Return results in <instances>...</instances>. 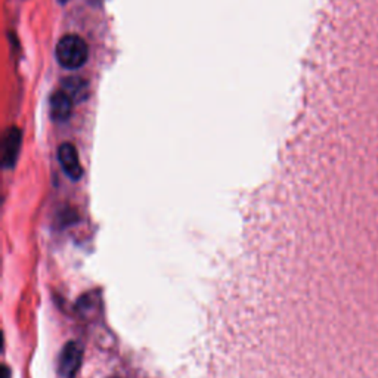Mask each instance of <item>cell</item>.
I'll return each instance as SVG.
<instances>
[{
	"label": "cell",
	"mask_w": 378,
	"mask_h": 378,
	"mask_svg": "<svg viewBox=\"0 0 378 378\" xmlns=\"http://www.w3.org/2000/svg\"><path fill=\"white\" fill-rule=\"evenodd\" d=\"M21 140H23V133L20 129L18 128L8 129L4 138V155H2V163L5 169H13L18 155H20Z\"/></svg>",
	"instance_id": "obj_5"
},
{
	"label": "cell",
	"mask_w": 378,
	"mask_h": 378,
	"mask_svg": "<svg viewBox=\"0 0 378 378\" xmlns=\"http://www.w3.org/2000/svg\"><path fill=\"white\" fill-rule=\"evenodd\" d=\"M58 161L62 172L71 181H80L83 176V167L80 165V157L73 143H62L58 148Z\"/></svg>",
	"instance_id": "obj_4"
},
{
	"label": "cell",
	"mask_w": 378,
	"mask_h": 378,
	"mask_svg": "<svg viewBox=\"0 0 378 378\" xmlns=\"http://www.w3.org/2000/svg\"><path fill=\"white\" fill-rule=\"evenodd\" d=\"M61 2H64V4H65V2H67V0H61Z\"/></svg>",
	"instance_id": "obj_8"
},
{
	"label": "cell",
	"mask_w": 378,
	"mask_h": 378,
	"mask_svg": "<svg viewBox=\"0 0 378 378\" xmlns=\"http://www.w3.org/2000/svg\"><path fill=\"white\" fill-rule=\"evenodd\" d=\"M50 117L53 121H65L70 118L73 111L74 101L71 99L64 91L55 92L50 96Z\"/></svg>",
	"instance_id": "obj_6"
},
{
	"label": "cell",
	"mask_w": 378,
	"mask_h": 378,
	"mask_svg": "<svg viewBox=\"0 0 378 378\" xmlns=\"http://www.w3.org/2000/svg\"><path fill=\"white\" fill-rule=\"evenodd\" d=\"M315 331L331 378H378V101L311 139Z\"/></svg>",
	"instance_id": "obj_1"
},
{
	"label": "cell",
	"mask_w": 378,
	"mask_h": 378,
	"mask_svg": "<svg viewBox=\"0 0 378 378\" xmlns=\"http://www.w3.org/2000/svg\"><path fill=\"white\" fill-rule=\"evenodd\" d=\"M84 89H86V83L82 79L71 77V79H65L62 83V91L74 102L83 99Z\"/></svg>",
	"instance_id": "obj_7"
},
{
	"label": "cell",
	"mask_w": 378,
	"mask_h": 378,
	"mask_svg": "<svg viewBox=\"0 0 378 378\" xmlns=\"http://www.w3.org/2000/svg\"><path fill=\"white\" fill-rule=\"evenodd\" d=\"M55 57L60 65L65 70H79L89 58L87 43L77 34H67L58 42Z\"/></svg>",
	"instance_id": "obj_2"
},
{
	"label": "cell",
	"mask_w": 378,
	"mask_h": 378,
	"mask_svg": "<svg viewBox=\"0 0 378 378\" xmlns=\"http://www.w3.org/2000/svg\"><path fill=\"white\" fill-rule=\"evenodd\" d=\"M83 359V349L77 341H68L60 355L58 372L61 378H76Z\"/></svg>",
	"instance_id": "obj_3"
}]
</instances>
